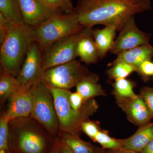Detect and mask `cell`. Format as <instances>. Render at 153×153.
Wrapping results in <instances>:
<instances>
[{"instance_id":"e575fe53","label":"cell","mask_w":153,"mask_h":153,"mask_svg":"<svg viewBox=\"0 0 153 153\" xmlns=\"http://www.w3.org/2000/svg\"><path fill=\"white\" fill-rule=\"evenodd\" d=\"M140 153H153V140L149 142Z\"/></svg>"},{"instance_id":"ffe728a7","label":"cell","mask_w":153,"mask_h":153,"mask_svg":"<svg viewBox=\"0 0 153 153\" xmlns=\"http://www.w3.org/2000/svg\"><path fill=\"white\" fill-rule=\"evenodd\" d=\"M0 13L8 22L16 25H25L19 0H0Z\"/></svg>"},{"instance_id":"44dd1931","label":"cell","mask_w":153,"mask_h":153,"mask_svg":"<svg viewBox=\"0 0 153 153\" xmlns=\"http://www.w3.org/2000/svg\"><path fill=\"white\" fill-rule=\"evenodd\" d=\"M16 77L1 71L0 77V102L4 104L20 87Z\"/></svg>"},{"instance_id":"9c48e42d","label":"cell","mask_w":153,"mask_h":153,"mask_svg":"<svg viewBox=\"0 0 153 153\" xmlns=\"http://www.w3.org/2000/svg\"><path fill=\"white\" fill-rule=\"evenodd\" d=\"M151 35L143 32L137 27L134 16L131 17L120 30L110 52L115 55L144 44H149Z\"/></svg>"},{"instance_id":"cb8c5ba5","label":"cell","mask_w":153,"mask_h":153,"mask_svg":"<svg viewBox=\"0 0 153 153\" xmlns=\"http://www.w3.org/2000/svg\"><path fill=\"white\" fill-rule=\"evenodd\" d=\"M10 120L5 111L0 118V153H10L8 126Z\"/></svg>"},{"instance_id":"1f68e13d","label":"cell","mask_w":153,"mask_h":153,"mask_svg":"<svg viewBox=\"0 0 153 153\" xmlns=\"http://www.w3.org/2000/svg\"><path fill=\"white\" fill-rule=\"evenodd\" d=\"M100 150L101 153H140L131 150L120 149L113 150L100 148Z\"/></svg>"},{"instance_id":"8fae6325","label":"cell","mask_w":153,"mask_h":153,"mask_svg":"<svg viewBox=\"0 0 153 153\" xmlns=\"http://www.w3.org/2000/svg\"><path fill=\"white\" fill-rule=\"evenodd\" d=\"M19 2L24 23L34 28L63 13L49 7L42 0H19Z\"/></svg>"},{"instance_id":"e0dca14e","label":"cell","mask_w":153,"mask_h":153,"mask_svg":"<svg viewBox=\"0 0 153 153\" xmlns=\"http://www.w3.org/2000/svg\"><path fill=\"white\" fill-rule=\"evenodd\" d=\"M97 74L90 72L76 85V91L82 96L85 101L97 96H105V90L98 83Z\"/></svg>"},{"instance_id":"ba28073f","label":"cell","mask_w":153,"mask_h":153,"mask_svg":"<svg viewBox=\"0 0 153 153\" xmlns=\"http://www.w3.org/2000/svg\"><path fill=\"white\" fill-rule=\"evenodd\" d=\"M89 29L84 27L78 33L56 41L47 47L42 52L43 71L76 60L78 42Z\"/></svg>"},{"instance_id":"4fadbf2b","label":"cell","mask_w":153,"mask_h":153,"mask_svg":"<svg viewBox=\"0 0 153 153\" xmlns=\"http://www.w3.org/2000/svg\"><path fill=\"white\" fill-rule=\"evenodd\" d=\"M119 107L126 114L128 120L134 125L141 126L150 122L149 111L140 94L134 97H115Z\"/></svg>"},{"instance_id":"277c9868","label":"cell","mask_w":153,"mask_h":153,"mask_svg":"<svg viewBox=\"0 0 153 153\" xmlns=\"http://www.w3.org/2000/svg\"><path fill=\"white\" fill-rule=\"evenodd\" d=\"M54 97L55 110L59 122V132L79 136L82 131L81 125L98 110L99 105L94 98L86 101L79 111L73 109L69 103L70 91L49 87Z\"/></svg>"},{"instance_id":"2e32d148","label":"cell","mask_w":153,"mask_h":153,"mask_svg":"<svg viewBox=\"0 0 153 153\" xmlns=\"http://www.w3.org/2000/svg\"><path fill=\"white\" fill-rule=\"evenodd\" d=\"M92 28H90L78 42L76 55L86 64L96 63L100 58L98 50L92 36Z\"/></svg>"},{"instance_id":"d4e9b609","label":"cell","mask_w":153,"mask_h":153,"mask_svg":"<svg viewBox=\"0 0 153 153\" xmlns=\"http://www.w3.org/2000/svg\"><path fill=\"white\" fill-rule=\"evenodd\" d=\"M94 141L99 143L102 148L105 149H121L120 143L118 140L110 136L108 131L101 130L97 134Z\"/></svg>"},{"instance_id":"8992f818","label":"cell","mask_w":153,"mask_h":153,"mask_svg":"<svg viewBox=\"0 0 153 153\" xmlns=\"http://www.w3.org/2000/svg\"><path fill=\"white\" fill-rule=\"evenodd\" d=\"M31 91L34 106L30 117L44 126L51 134L57 137L59 132V122L50 88L40 80L31 87Z\"/></svg>"},{"instance_id":"7a4b0ae2","label":"cell","mask_w":153,"mask_h":153,"mask_svg":"<svg viewBox=\"0 0 153 153\" xmlns=\"http://www.w3.org/2000/svg\"><path fill=\"white\" fill-rule=\"evenodd\" d=\"M10 153H50L57 137L29 117L9 122Z\"/></svg>"},{"instance_id":"9a60e30c","label":"cell","mask_w":153,"mask_h":153,"mask_svg":"<svg viewBox=\"0 0 153 153\" xmlns=\"http://www.w3.org/2000/svg\"><path fill=\"white\" fill-rule=\"evenodd\" d=\"M153 57V47L149 44H146L121 52L108 66L122 61L133 66L137 72L142 63L146 60H151Z\"/></svg>"},{"instance_id":"6da1fadb","label":"cell","mask_w":153,"mask_h":153,"mask_svg":"<svg viewBox=\"0 0 153 153\" xmlns=\"http://www.w3.org/2000/svg\"><path fill=\"white\" fill-rule=\"evenodd\" d=\"M151 9V0H78L75 13L84 27L101 25L120 30L129 18Z\"/></svg>"},{"instance_id":"3957f363","label":"cell","mask_w":153,"mask_h":153,"mask_svg":"<svg viewBox=\"0 0 153 153\" xmlns=\"http://www.w3.org/2000/svg\"><path fill=\"white\" fill-rule=\"evenodd\" d=\"M35 28L9 22L5 39L1 44L0 63L4 73L16 77L31 46L36 42Z\"/></svg>"},{"instance_id":"f546056e","label":"cell","mask_w":153,"mask_h":153,"mask_svg":"<svg viewBox=\"0 0 153 153\" xmlns=\"http://www.w3.org/2000/svg\"><path fill=\"white\" fill-rule=\"evenodd\" d=\"M68 100L71 107L76 111H79L83 108L86 103L84 99L77 92L70 91L68 95Z\"/></svg>"},{"instance_id":"d6986e66","label":"cell","mask_w":153,"mask_h":153,"mask_svg":"<svg viewBox=\"0 0 153 153\" xmlns=\"http://www.w3.org/2000/svg\"><path fill=\"white\" fill-rule=\"evenodd\" d=\"M58 136L74 153H98L97 148L84 141L79 136L59 132Z\"/></svg>"},{"instance_id":"4316f807","label":"cell","mask_w":153,"mask_h":153,"mask_svg":"<svg viewBox=\"0 0 153 153\" xmlns=\"http://www.w3.org/2000/svg\"><path fill=\"white\" fill-rule=\"evenodd\" d=\"M81 130L82 132L94 141L97 135L101 129L98 122L90 120L88 119L82 123Z\"/></svg>"},{"instance_id":"ac0fdd59","label":"cell","mask_w":153,"mask_h":153,"mask_svg":"<svg viewBox=\"0 0 153 153\" xmlns=\"http://www.w3.org/2000/svg\"><path fill=\"white\" fill-rule=\"evenodd\" d=\"M116 28L113 26H106L101 29L93 30L92 36L98 50L100 58L105 57L110 51L116 36Z\"/></svg>"},{"instance_id":"7402d4cb","label":"cell","mask_w":153,"mask_h":153,"mask_svg":"<svg viewBox=\"0 0 153 153\" xmlns=\"http://www.w3.org/2000/svg\"><path fill=\"white\" fill-rule=\"evenodd\" d=\"M136 84L130 79H121L115 80L113 83L112 94L115 97H134L137 94L134 92V88Z\"/></svg>"},{"instance_id":"5bb4252c","label":"cell","mask_w":153,"mask_h":153,"mask_svg":"<svg viewBox=\"0 0 153 153\" xmlns=\"http://www.w3.org/2000/svg\"><path fill=\"white\" fill-rule=\"evenodd\" d=\"M153 140V123L150 122L139 126L131 136L118 140L121 149L131 150L140 153Z\"/></svg>"},{"instance_id":"603a6c76","label":"cell","mask_w":153,"mask_h":153,"mask_svg":"<svg viewBox=\"0 0 153 153\" xmlns=\"http://www.w3.org/2000/svg\"><path fill=\"white\" fill-rule=\"evenodd\" d=\"M107 71L108 78L113 80L125 79L137 70L134 67L124 62H118L111 64Z\"/></svg>"},{"instance_id":"7c38bea8","label":"cell","mask_w":153,"mask_h":153,"mask_svg":"<svg viewBox=\"0 0 153 153\" xmlns=\"http://www.w3.org/2000/svg\"><path fill=\"white\" fill-rule=\"evenodd\" d=\"M6 111L10 120L31 116L34 106L31 87L21 85L8 99Z\"/></svg>"},{"instance_id":"d6a6232c","label":"cell","mask_w":153,"mask_h":153,"mask_svg":"<svg viewBox=\"0 0 153 153\" xmlns=\"http://www.w3.org/2000/svg\"><path fill=\"white\" fill-rule=\"evenodd\" d=\"M60 141L58 136L56 138L55 144L50 153H60Z\"/></svg>"},{"instance_id":"52a82bcc","label":"cell","mask_w":153,"mask_h":153,"mask_svg":"<svg viewBox=\"0 0 153 153\" xmlns=\"http://www.w3.org/2000/svg\"><path fill=\"white\" fill-rule=\"evenodd\" d=\"M90 73L86 66L75 60L44 70L41 80L49 87L70 90Z\"/></svg>"},{"instance_id":"4dcf8cb0","label":"cell","mask_w":153,"mask_h":153,"mask_svg":"<svg viewBox=\"0 0 153 153\" xmlns=\"http://www.w3.org/2000/svg\"><path fill=\"white\" fill-rule=\"evenodd\" d=\"M9 22L0 13V43L2 44L5 39L8 31Z\"/></svg>"},{"instance_id":"5b68a950","label":"cell","mask_w":153,"mask_h":153,"mask_svg":"<svg viewBox=\"0 0 153 153\" xmlns=\"http://www.w3.org/2000/svg\"><path fill=\"white\" fill-rule=\"evenodd\" d=\"M75 13H61L35 28L36 42L41 52L56 41L79 32L84 28Z\"/></svg>"},{"instance_id":"484cf974","label":"cell","mask_w":153,"mask_h":153,"mask_svg":"<svg viewBox=\"0 0 153 153\" xmlns=\"http://www.w3.org/2000/svg\"><path fill=\"white\" fill-rule=\"evenodd\" d=\"M49 7L61 11L63 13H75V7L71 0H42Z\"/></svg>"},{"instance_id":"d590c367","label":"cell","mask_w":153,"mask_h":153,"mask_svg":"<svg viewBox=\"0 0 153 153\" xmlns=\"http://www.w3.org/2000/svg\"><path fill=\"white\" fill-rule=\"evenodd\" d=\"M97 151H98V153H101L100 150V148H97Z\"/></svg>"},{"instance_id":"30bf717a","label":"cell","mask_w":153,"mask_h":153,"mask_svg":"<svg viewBox=\"0 0 153 153\" xmlns=\"http://www.w3.org/2000/svg\"><path fill=\"white\" fill-rule=\"evenodd\" d=\"M42 72V52L36 41L29 49L16 77L21 85L32 87L41 80Z\"/></svg>"},{"instance_id":"83f0119b","label":"cell","mask_w":153,"mask_h":153,"mask_svg":"<svg viewBox=\"0 0 153 153\" xmlns=\"http://www.w3.org/2000/svg\"><path fill=\"white\" fill-rule=\"evenodd\" d=\"M140 95L142 97L152 118H153V87L144 86L142 88Z\"/></svg>"},{"instance_id":"f1b7e54d","label":"cell","mask_w":153,"mask_h":153,"mask_svg":"<svg viewBox=\"0 0 153 153\" xmlns=\"http://www.w3.org/2000/svg\"><path fill=\"white\" fill-rule=\"evenodd\" d=\"M137 72L145 81L153 76V62L151 60H146L140 65Z\"/></svg>"},{"instance_id":"836d02e7","label":"cell","mask_w":153,"mask_h":153,"mask_svg":"<svg viewBox=\"0 0 153 153\" xmlns=\"http://www.w3.org/2000/svg\"><path fill=\"white\" fill-rule=\"evenodd\" d=\"M60 153H74L73 152L68 148V147L67 145L65 144L60 140Z\"/></svg>"}]
</instances>
